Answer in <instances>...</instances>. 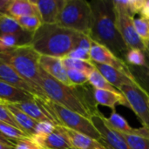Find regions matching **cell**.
I'll list each match as a JSON object with an SVG mask.
<instances>
[{
	"label": "cell",
	"mask_w": 149,
	"mask_h": 149,
	"mask_svg": "<svg viewBox=\"0 0 149 149\" xmlns=\"http://www.w3.org/2000/svg\"><path fill=\"white\" fill-rule=\"evenodd\" d=\"M93 13L89 37L93 41L105 45L117 57L124 58L128 48L116 26V17L113 0L90 2Z\"/></svg>",
	"instance_id": "6da1fadb"
},
{
	"label": "cell",
	"mask_w": 149,
	"mask_h": 149,
	"mask_svg": "<svg viewBox=\"0 0 149 149\" xmlns=\"http://www.w3.org/2000/svg\"><path fill=\"white\" fill-rule=\"evenodd\" d=\"M84 36L58 24H42L32 34L31 45L41 56L62 58L78 46Z\"/></svg>",
	"instance_id": "7a4b0ae2"
},
{
	"label": "cell",
	"mask_w": 149,
	"mask_h": 149,
	"mask_svg": "<svg viewBox=\"0 0 149 149\" xmlns=\"http://www.w3.org/2000/svg\"><path fill=\"white\" fill-rule=\"evenodd\" d=\"M40 56L29 45L0 53V59L10 65L24 80L45 95L40 87Z\"/></svg>",
	"instance_id": "3957f363"
},
{
	"label": "cell",
	"mask_w": 149,
	"mask_h": 149,
	"mask_svg": "<svg viewBox=\"0 0 149 149\" xmlns=\"http://www.w3.org/2000/svg\"><path fill=\"white\" fill-rule=\"evenodd\" d=\"M93 21L92 7L85 0H65L58 16V24L89 35Z\"/></svg>",
	"instance_id": "277c9868"
},
{
	"label": "cell",
	"mask_w": 149,
	"mask_h": 149,
	"mask_svg": "<svg viewBox=\"0 0 149 149\" xmlns=\"http://www.w3.org/2000/svg\"><path fill=\"white\" fill-rule=\"evenodd\" d=\"M44 105L54 118L56 124L100 141L101 136L91 119L59 106L49 99H42Z\"/></svg>",
	"instance_id": "5b68a950"
},
{
	"label": "cell",
	"mask_w": 149,
	"mask_h": 149,
	"mask_svg": "<svg viewBox=\"0 0 149 149\" xmlns=\"http://www.w3.org/2000/svg\"><path fill=\"white\" fill-rule=\"evenodd\" d=\"M119 91L124 95L128 107L133 110L142 126L149 129V95L138 85H126Z\"/></svg>",
	"instance_id": "8992f818"
},
{
	"label": "cell",
	"mask_w": 149,
	"mask_h": 149,
	"mask_svg": "<svg viewBox=\"0 0 149 149\" xmlns=\"http://www.w3.org/2000/svg\"><path fill=\"white\" fill-rule=\"evenodd\" d=\"M115 17H116V26L119 33L120 34L123 41L128 49L137 48L146 51V45L143 41L140 38L134 26V17L130 15L121 7L118 6L113 3Z\"/></svg>",
	"instance_id": "52a82bcc"
},
{
	"label": "cell",
	"mask_w": 149,
	"mask_h": 149,
	"mask_svg": "<svg viewBox=\"0 0 149 149\" xmlns=\"http://www.w3.org/2000/svg\"><path fill=\"white\" fill-rule=\"evenodd\" d=\"M90 119L99 131L101 136L100 141L107 149H130L122 135L107 123L106 117L100 110Z\"/></svg>",
	"instance_id": "ba28073f"
},
{
	"label": "cell",
	"mask_w": 149,
	"mask_h": 149,
	"mask_svg": "<svg viewBox=\"0 0 149 149\" xmlns=\"http://www.w3.org/2000/svg\"><path fill=\"white\" fill-rule=\"evenodd\" d=\"M90 57L93 63L110 65L133 77L128 69V65L125 62V60L121 58L117 57L111 50H109L103 45L93 41L90 50Z\"/></svg>",
	"instance_id": "9c48e42d"
},
{
	"label": "cell",
	"mask_w": 149,
	"mask_h": 149,
	"mask_svg": "<svg viewBox=\"0 0 149 149\" xmlns=\"http://www.w3.org/2000/svg\"><path fill=\"white\" fill-rule=\"evenodd\" d=\"M0 79L20 90L31 93L34 96L42 99H47L43 93H41L38 90H37L26 80H24L10 65H9L8 64H6L1 59H0Z\"/></svg>",
	"instance_id": "30bf717a"
},
{
	"label": "cell",
	"mask_w": 149,
	"mask_h": 149,
	"mask_svg": "<svg viewBox=\"0 0 149 149\" xmlns=\"http://www.w3.org/2000/svg\"><path fill=\"white\" fill-rule=\"evenodd\" d=\"M31 138L42 149H70L72 148L63 128L58 125L48 135H33Z\"/></svg>",
	"instance_id": "8fae6325"
},
{
	"label": "cell",
	"mask_w": 149,
	"mask_h": 149,
	"mask_svg": "<svg viewBox=\"0 0 149 149\" xmlns=\"http://www.w3.org/2000/svg\"><path fill=\"white\" fill-rule=\"evenodd\" d=\"M33 2L37 6L42 24H53L58 23L65 0H33Z\"/></svg>",
	"instance_id": "7c38bea8"
},
{
	"label": "cell",
	"mask_w": 149,
	"mask_h": 149,
	"mask_svg": "<svg viewBox=\"0 0 149 149\" xmlns=\"http://www.w3.org/2000/svg\"><path fill=\"white\" fill-rule=\"evenodd\" d=\"M39 65L46 73H48L55 79L65 85L72 86L69 81L67 70L64 66L62 58L50 56H40Z\"/></svg>",
	"instance_id": "4fadbf2b"
},
{
	"label": "cell",
	"mask_w": 149,
	"mask_h": 149,
	"mask_svg": "<svg viewBox=\"0 0 149 149\" xmlns=\"http://www.w3.org/2000/svg\"><path fill=\"white\" fill-rule=\"evenodd\" d=\"M94 67L103 75V77L116 89H120L121 86L126 85H134L137 84L135 79L124 73L123 72H120V70L112 67L110 65H101L97 63H93Z\"/></svg>",
	"instance_id": "5bb4252c"
},
{
	"label": "cell",
	"mask_w": 149,
	"mask_h": 149,
	"mask_svg": "<svg viewBox=\"0 0 149 149\" xmlns=\"http://www.w3.org/2000/svg\"><path fill=\"white\" fill-rule=\"evenodd\" d=\"M93 95L97 105L107 107L113 111H115L118 105L128 107V104L124 95L120 92H111L93 88Z\"/></svg>",
	"instance_id": "9a60e30c"
},
{
	"label": "cell",
	"mask_w": 149,
	"mask_h": 149,
	"mask_svg": "<svg viewBox=\"0 0 149 149\" xmlns=\"http://www.w3.org/2000/svg\"><path fill=\"white\" fill-rule=\"evenodd\" d=\"M66 134L72 147L76 149H107L104 144L98 140H95L86 134L75 132L65 127H62Z\"/></svg>",
	"instance_id": "2e32d148"
},
{
	"label": "cell",
	"mask_w": 149,
	"mask_h": 149,
	"mask_svg": "<svg viewBox=\"0 0 149 149\" xmlns=\"http://www.w3.org/2000/svg\"><path fill=\"white\" fill-rule=\"evenodd\" d=\"M36 96L0 79V100L4 103L17 104L24 101L33 100Z\"/></svg>",
	"instance_id": "e0dca14e"
},
{
	"label": "cell",
	"mask_w": 149,
	"mask_h": 149,
	"mask_svg": "<svg viewBox=\"0 0 149 149\" xmlns=\"http://www.w3.org/2000/svg\"><path fill=\"white\" fill-rule=\"evenodd\" d=\"M6 14L13 18L26 16H36L39 17L37 6L33 0H10L6 9Z\"/></svg>",
	"instance_id": "ac0fdd59"
},
{
	"label": "cell",
	"mask_w": 149,
	"mask_h": 149,
	"mask_svg": "<svg viewBox=\"0 0 149 149\" xmlns=\"http://www.w3.org/2000/svg\"><path fill=\"white\" fill-rule=\"evenodd\" d=\"M5 106L9 109V111L13 115L16 122L19 126V127L26 133L31 137L34 134L35 127L38 124L37 121L32 120L31 117H29L25 113L21 111L18 107H17L14 104L10 103H5Z\"/></svg>",
	"instance_id": "d6986e66"
},
{
	"label": "cell",
	"mask_w": 149,
	"mask_h": 149,
	"mask_svg": "<svg viewBox=\"0 0 149 149\" xmlns=\"http://www.w3.org/2000/svg\"><path fill=\"white\" fill-rule=\"evenodd\" d=\"M32 34L26 36H17L10 34L0 35V53L10 51L14 48L31 45Z\"/></svg>",
	"instance_id": "ffe728a7"
},
{
	"label": "cell",
	"mask_w": 149,
	"mask_h": 149,
	"mask_svg": "<svg viewBox=\"0 0 149 149\" xmlns=\"http://www.w3.org/2000/svg\"><path fill=\"white\" fill-rule=\"evenodd\" d=\"M147 64L144 66H131L128 69L136 83L149 95V52L145 51Z\"/></svg>",
	"instance_id": "44dd1931"
},
{
	"label": "cell",
	"mask_w": 149,
	"mask_h": 149,
	"mask_svg": "<svg viewBox=\"0 0 149 149\" xmlns=\"http://www.w3.org/2000/svg\"><path fill=\"white\" fill-rule=\"evenodd\" d=\"M130 149H149V129L142 127L139 134H120Z\"/></svg>",
	"instance_id": "7402d4cb"
},
{
	"label": "cell",
	"mask_w": 149,
	"mask_h": 149,
	"mask_svg": "<svg viewBox=\"0 0 149 149\" xmlns=\"http://www.w3.org/2000/svg\"><path fill=\"white\" fill-rule=\"evenodd\" d=\"M107 123L115 131L120 134H139L141 131L140 128H133L126 119L119 114L116 111H113L108 118H106Z\"/></svg>",
	"instance_id": "603a6c76"
},
{
	"label": "cell",
	"mask_w": 149,
	"mask_h": 149,
	"mask_svg": "<svg viewBox=\"0 0 149 149\" xmlns=\"http://www.w3.org/2000/svg\"><path fill=\"white\" fill-rule=\"evenodd\" d=\"M2 34L26 36L32 33L24 31L17 24L15 18L7 14H4L0 16V35Z\"/></svg>",
	"instance_id": "cb8c5ba5"
},
{
	"label": "cell",
	"mask_w": 149,
	"mask_h": 149,
	"mask_svg": "<svg viewBox=\"0 0 149 149\" xmlns=\"http://www.w3.org/2000/svg\"><path fill=\"white\" fill-rule=\"evenodd\" d=\"M62 62L66 70H76L86 73L87 76L95 69L93 62L84 61L76 58H72L69 57L62 58Z\"/></svg>",
	"instance_id": "d4e9b609"
},
{
	"label": "cell",
	"mask_w": 149,
	"mask_h": 149,
	"mask_svg": "<svg viewBox=\"0 0 149 149\" xmlns=\"http://www.w3.org/2000/svg\"><path fill=\"white\" fill-rule=\"evenodd\" d=\"M88 84L95 89L107 90L111 92H120L114 86H113L104 77L103 75L95 68L89 75H88Z\"/></svg>",
	"instance_id": "484cf974"
},
{
	"label": "cell",
	"mask_w": 149,
	"mask_h": 149,
	"mask_svg": "<svg viewBox=\"0 0 149 149\" xmlns=\"http://www.w3.org/2000/svg\"><path fill=\"white\" fill-rule=\"evenodd\" d=\"M124 60L131 66H144L147 64L145 51L137 48L128 49L124 55Z\"/></svg>",
	"instance_id": "4316f807"
},
{
	"label": "cell",
	"mask_w": 149,
	"mask_h": 149,
	"mask_svg": "<svg viewBox=\"0 0 149 149\" xmlns=\"http://www.w3.org/2000/svg\"><path fill=\"white\" fill-rule=\"evenodd\" d=\"M146 0H113V3L121 7L133 17L141 14Z\"/></svg>",
	"instance_id": "83f0119b"
},
{
	"label": "cell",
	"mask_w": 149,
	"mask_h": 149,
	"mask_svg": "<svg viewBox=\"0 0 149 149\" xmlns=\"http://www.w3.org/2000/svg\"><path fill=\"white\" fill-rule=\"evenodd\" d=\"M20 27L29 33H34L42 25V22L38 17L36 16H26L15 18Z\"/></svg>",
	"instance_id": "f1b7e54d"
},
{
	"label": "cell",
	"mask_w": 149,
	"mask_h": 149,
	"mask_svg": "<svg viewBox=\"0 0 149 149\" xmlns=\"http://www.w3.org/2000/svg\"><path fill=\"white\" fill-rule=\"evenodd\" d=\"M134 26L135 30L140 37V38L146 44L149 41V17H134Z\"/></svg>",
	"instance_id": "f546056e"
},
{
	"label": "cell",
	"mask_w": 149,
	"mask_h": 149,
	"mask_svg": "<svg viewBox=\"0 0 149 149\" xmlns=\"http://www.w3.org/2000/svg\"><path fill=\"white\" fill-rule=\"evenodd\" d=\"M67 76L72 86H83L88 84V76L82 72L67 70Z\"/></svg>",
	"instance_id": "4dcf8cb0"
},
{
	"label": "cell",
	"mask_w": 149,
	"mask_h": 149,
	"mask_svg": "<svg viewBox=\"0 0 149 149\" xmlns=\"http://www.w3.org/2000/svg\"><path fill=\"white\" fill-rule=\"evenodd\" d=\"M56 126L57 125H55L54 123L50 122V121L38 122V124L35 127V132H34L33 135H39V136L48 135L55 130Z\"/></svg>",
	"instance_id": "1f68e13d"
},
{
	"label": "cell",
	"mask_w": 149,
	"mask_h": 149,
	"mask_svg": "<svg viewBox=\"0 0 149 149\" xmlns=\"http://www.w3.org/2000/svg\"><path fill=\"white\" fill-rule=\"evenodd\" d=\"M0 121L11 125L15 127H17L19 129H21L19 127V126L17 125V123L16 122L13 115L11 114V113L9 111V109L7 108V107L5 106V103L0 104ZM22 130V129H21Z\"/></svg>",
	"instance_id": "d6a6232c"
},
{
	"label": "cell",
	"mask_w": 149,
	"mask_h": 149,
	"mask_svg": "<svg viewBox=\"0 0 149 149\" xmlns=\"http://www.w3.org/2000/svg\"><path fill=\"white\" fill-rule=\"evenodd\" d=\"M66 57L79 59V60H84V61H91L90 51H87L79 47H76L75 49H73Z\"/></svg>",
	"instance_id": "836d02e7"
},
{
	"label": "cell",
	"mask_w": 149,
	"mask_h": 149,
	"mask_svg": "<svg viewBox=\"0 0 149 149\" xmlns=\"http://www.w3.org/2000/svg\"><path fill=\"white\" fill-rule=\"evenodd\" d=\"M13 149H42L31 137L24 138L22 140H18L16 142Z\"/></svg>",
	"instance_id": "e575fe53"
},
{
	"label": "cell",
	"mask_w": 149,
	"mask_h": 149,
	"mask_svg": "<svg viewBox=\"0 0 149 149\" xmlns=\"http://www.w3.org/2000/svg\"><path fill=\"white\" fill-rule=\"evenodd\" d=\"M0 142L3 143V144H5V145L9 146V147H11V148H14V146L16 145V142L15 141H13L6 138L1 133H0Z\"/></svg>",
	"instance_id": "d590c367"
},
{
	"label": "cell",
	"mask_w": 149,
	"mask_h": 149,
	"mask_svg": "<svg viewBox=\"0 0 149 149\" xmlns=\"http://www.w3.org/2000/svg\"><path fill=\"white\" fill-rule=\"evenodd\" d=\"M10 0H0V16L6 14V9Z\"/></svg>",
	"instance_id": "8d00e7d4"
},
{
	"label": "cell",
	"mask_w": 149,
	"mask_h": 149,
	"mask_svg": "<svg viewBox=\"0 0 149 149\" xmlns=\"http://www.w3.org/2000/svg\"><path fill=\"white\" fill-rule=\"evenodd\" d=\"M141 17H149V0H146L145 4L142 8V10L141 12Z\"/></svg>",
	"instance_id": "74e56055"
},
{
	"label": "cell",
	"mask_w": 149,
	"mask_h": 149,
	"mask_svg": "<svg viewBox=\"0 0 149 149\" xmlns=\"http://www.w3.org/2000/svg\"><path fill=\"white\" fill-rule=\"evenodd\" d=\"M0 149H13V148L9 147V146H7V145L3 144V143H1V142H0Z\"/></svg>",
	"instance_id": "f35d334b"
},
{
	"label": "cell",
	"mask_w": 149,
	"mask_h": 149,
	"mask_svg": "<svg viewBox=\"0 0 149 149\" xmlns=\"http://www.w3.org/2000/svg\"><path fill=\"white\" fill-rule=\"evenodd\" d=\"M146 49H147V51H148L149 52V41L146 44Z\"/></svg>",
	"instance_id": "ab89813d"
},
{
	"label": "cell",
	"mask_w": 149,
	"mask_h": 149,
	"mask_svg": "<svg viewBox=\"0 0 149 149\" xmlns=\"http://www.w3.org/2000/svg\"><path fill=\"white\" fill-rule=\"evenodd\" d=\"M3 103H4V102H3L2 100H0V104H3Z\"/></svg>",
	"instance_id": "60d3db41"
},
{
	"label": "cell",
	"mask_w": 149,
	"mask_h": 149,
	"mask_svg": "<svg viewBox=\"0 0 149 149\" xmlns=\"http://www.w3.org/2000/svg\"><path fill=\"white\" fill-rule=\"evenodd\" d=\"M70 149H76V148H70Z\"/></svg>",
	"instance_id": "b9f144b4"
}]
</instances>
